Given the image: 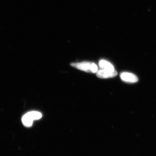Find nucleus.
Wrapping results in <instances>:
<instances>
[{"mask_svg":"<svg viewBox=\"0 0 156 156\" xmlns=\"http://www.w3.org/2000/svg\"><path fill=\"white\" fill-rule=\"evenodd\" d=\"M71 66L73 67L86 72L95 73L98 72L97 65L94 62H83L73 63L71 64Z\"/></svg>","mask_w":156,"mask_h":156,"instance_id":"f257e3e1","label":"nucleus"},{"mask_svg":"<svg viewBox=\"0 0 156 156\" xmlns=\"http://www.w3.org/2000/svg\"><path fill=\"white\" fill-rule=\"evenodd\" d=\"M99 65L101 69L112 70H115L113 65L106 60H101L99 61Z\"/></svg>","mask_w":156,"mask_h":156,"instance_id":"39448f33","label":"nucleus"},{"mask_svg":"<svg viewBox=\"0 0 156 156\" xmlns=\"http://www.w3.org/2000/svg\"><path fill=\"white\" fill-rule=\"evenodd\" d=\"M122 80L128 83H136L138 81V78L135 75L128 72H123L120 74Z\"/></svg>","mask_w":156,"mask_h":156,"instance_id":"20e7f679","label":"nucleus"},{"mask_svg":"<svg viewBox=\"0 0 156 156\" xmlns=\"http://www.w3.org/2000/svg\"><path fill=\"white\" fill-rule=\"evenodd\" d=\"M117 75V72L115 70L101 69L98 71L97 76L98 77L101 79H107V78L114 77Z\"/></svg>","mask_w":156,"mask_h":156,"instance_id":"7ed1b4c3","label":"nucleus"},{"mask_svg":"<svg viewBox=\"0 0 156 156\" xmlns=\"http://www.w3.org/2000/svg\"><path fill=\"white\" fill-rule=\"evenodd\" d=\"M42 117V114L38 112H29L23 116L22 122L23 126L30 127L32 126L34 120H38Z\"/></svg>","mask_w":156,"mask_h":156,"instance_id":"f03ea898","label":"nucleus"}]
</instances>
